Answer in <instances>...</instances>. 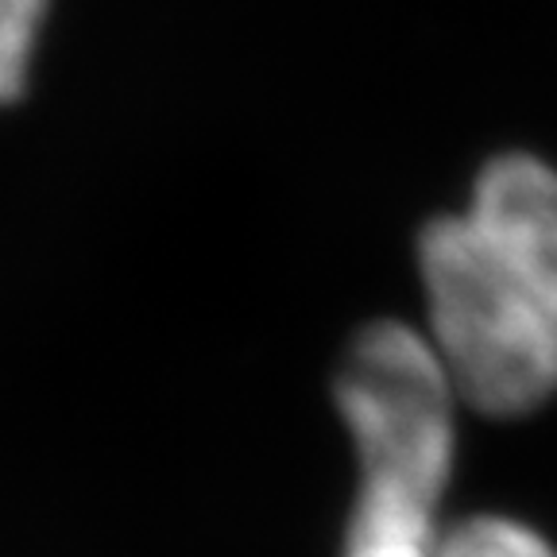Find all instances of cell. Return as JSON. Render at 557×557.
Instances as JSON below:
<instances>
[{
  "label": "cell",
  "mask_w": 557,
  "mask_h": 557,
  "mask_svg": "<svg viewBox=\"0 0 557 557\" xmlns=\"http://www.w3.org/2000/svg\"><path fill=\"white\" fill-rule=\"evenodd\" d=\"M337 410L357 453L341 557H437L461 399L426 333L392 318L364 325L341 357Z\"/></svg>",
  "instance_id": "obj_2"
},
{
  "label": "cell",
  "mask_w": 557,
  "mask_h": 557,
  "mask_svg": "<svg viewBox=\"0 0 557 557\" xmlns=\"http://www.w3.org/2000/svg\"><path fill=\"white\" fill-rule=\"evenodd\" d=\"M44 20L47 0H0V109L24 94Z\"/></svg>",
  "instance_id": "obj_4"
},
{
  "label": "cell",
  "mask_w": 557,
  "mask_h": 557,
  "mask_svg": "<svg viewBox=\"0 0 557 557\" xmlns=\"http://www.w3.org/2000/svg\"><path fill=\"white\" fill-rule=\"evenodd\" d=\"M426 337L461 407L522 418L557 395V166L504 151L418 236Z\"/></svg>",
  "instance_id": "obj_1"
},
{
  "label": "cell",
  "mask_w": 557,
  "mask_h": 557,
  "mask_svg": "<svg viewBox=\"0 0 557 557\" xmlns=\"http://www.w3.org/2000/svg\"><path fill=\"white\" fill-rule=\"evenodd\" d=\"M437 557H557V546L531 522L507 515H472L445 531Z\"/></svg>",
  "instance_id": "obj_3"
}]
</instances>
